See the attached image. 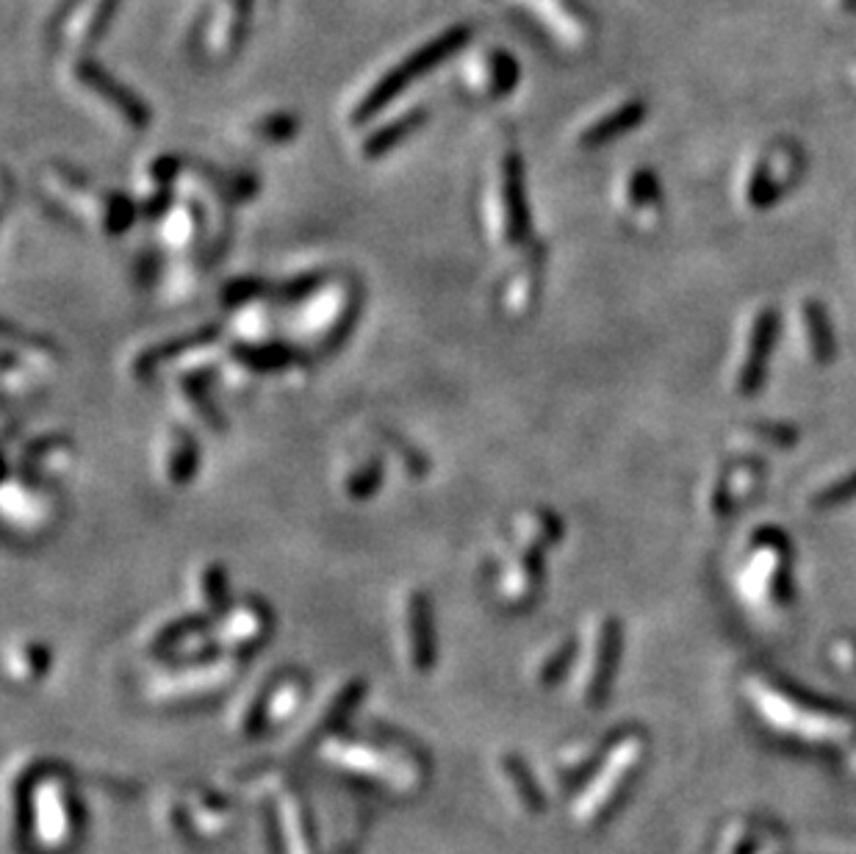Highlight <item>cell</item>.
<instances>
[{
  "mask_svg": "<svg viewBox=\"0 0 856 854\" xmlns=\"http://www.w3.org/2000/svg\"><path fill=\"white\" fill-rule=\"evenodd\" d=\"M272 802L278 810L285 854H325L314 810L292 779H283V785L272 794Z\"/></svg>",
  "mask_w": 856,
  "mask_h": 854,
  "instance_id": "obj_11",
  "label": "cell"
},
{
  "mask_svg": "<svg viewBox=\"0 0 856 854\" xmlns=\"http://www.w3.org/2000/svg\"><path fill=\"white\" fill-rule=\"evenodd\" d=\"M616 625L612 621H607L605 627H601L599 632V652H596L594 658V666H590V677L588 683H585V697L588 699H599L601 688H605L607 683V674H610V663H612V655H616Z\"/></svg>",
  "mask_w": 856,
  "mask_h": 854,
  "instance_id": "obj_34",
  "label": "cell"
},
{
  "mask_svg": "<svg viewBox=\"0 0 856 854\" xmlns=\"http://www.w3.org/2000/svg\"><path fill=\"white\" fill-rule=\"evenodd\" d=\"M316 752L333 772L372 785L394 799H414L430 779L425 746L385 724H369L361 732H336Z\"/></svg>",
  "mask_w": 856,
  "mask_h": 854,
  "instance_id": "obj_1",
  "label": "cell"
},
{
  "mask_svg": "<svg viewBox=\"0 0 856 854\" xmlns=\"http://www.w3.org/2000/svg\"><path fill=\"white\" fill-rule=\"evenodd\" d=\"M198 597L203 603V614L211 619H219L227 614V608L236 603L230 594V580H227V569L222 563H205L198 574Z\"/></svg>",
  "mask_w": 856,
  "mask_h": 854,
  "instance_id": "obj_31",
  "label": "cell"
},
{
  "mask_svg": "<svg viewBox=\"0 0 856 854\" xmlns=\"http://www.w3.org/2000/svg\"><path fill=\"white\" fill-rule=\"evenodd\" d=\"M245 658L219 655L194 663H167L147 679V699L164 710H192L219 699L241 677Z\"/></svg>",
  "mask_w": 856,
  "mask_h": 854,
  "instance_id": "obj_5",
  "label": "cell"
},
{
  "mask_svg": "<svg viewBox=\"0 0 856 854\" xmlns=\"http://www.w3.org/2000/svg\"><path fill=\"white\" fill-rule=\"evenodd\" d=\"M83 835V813L72 779L53 763L31 777L25 810V846L34 854H72Z\"/></svg>",
  "mask_w": 856,
  "mask_h": 854,
  "instance_id": "obj_2",
  "label": "cell"
},
{
  "mask_svg": "<svg viewBox=\"0 0 856 854\" xmlns=\"http://www.w3.org/2000/svg\"><path fill=\"white\" fill-rule=\"evenodd\" d=\"M361 283L350 276L327 278L325 286L316 289L308 300L297 303L294 316V345L303 350L330 352L345 345L347 336L356 330L361 316ZM305 352V350H303Z\"/></svg>",
  "mask_w": 856,
  "mask_h": 854,
  "instance_id": "obj_4",
  "label": "cell"
},
{
  "mask_svg": "<svg viewBox=\"0 0 856 854\" xmlns=\"http://www.w3.org/2000/svg\"><path fill=\"white\" fill-rule=\"evenodd\" d=\"M516 547L507 552L496 572V597L505 610H527L536 605L543 588V552L563 536L557 514L532 508L516 521Z\"/></svg>",
  "mask_w": 856,
  "mask_h": 854,
  "instance_id": "obj_3",
  "label": "cell"
},
{
  "mask_svg": "<svg viewBox=\"0 0 856 854\" xmlns=\"http://www.w3.org/2000/svg\"><path fill=\"white\" fill-rule=\"evenodd\" d=\"M227 356L236 369L256 378L292 375L294 369L305 367L308 361L294 341L280 339H241L239 345L230 347Z\"/></svg>",
  "mask_w": 856,
  "mask_h": 854,
  "instance_id": "obj_13",
  "label": "cell"
},
{
  "mask_svg": "<svg viewBox=\"0 0 856 854\" xmlns=\"http://www.w3.org/2000/svg\"><path fill=\"white\" fill-rule=\"evenodd\" d=\"M183 799L189 805L200 841L225 838L236 827V808L222 790L211 788V785H189L183 790Z\"/></svg>",
  "mask_w": 856,
  "mask_h": 854,
  "instance_id": "obj_18",
  "label": "cell"
},
{
  "mask_svg": "<svg viewBox=\"0 0 856 854\" xmlns=\"http://www.w3.org/2000/svg\"><path fill=\"white\" fill-rule=\"evenodd\" d=\"M53 652L50 647L42 641H20L7 652V674L18 685L29 688V685L42 683L50 674Z\"/></svg>",
  "mask_w": 856,
  "mask_h": 854,
  "instance_id": "obj_26",
  "label": "cell"
},
{
  "mask_svg": "<svg viewBox=\"0 0 856 854\" xmlns=\"http://www.w3.org/2000/svg\"><path fill=\"white\" fill-rule=\"evenodd\" d=\"M274 632V614L263 599L247 597L236 599L227 614H222L216 619V625L211 627L209 638L216 644V650L225 652V655L245 658L252 652L261 650L263 644H269V638Z\"/></svg>",
  "mask_w": 856,
  "mask_h": 854,
  "instance_id": "obj_8",
  "label": "cell"
},
{
  "mask_svg": "<svg viewBox=\"0 0 856 854\" xmlns=\"http://www.w3.org/2000/svg\"><path fill=\"white\" fill-rule=\"evenodd\" d=\"M211 231L209 209L205 200L183 198L172 203V209L161 217V245L167 250L187 252L203 245L205 234Z\"/></svg>",
  "mask_w": 856,
  "mask_h": 854,
  "instance_id": "obj_16",
  "label": "cell"
},
{
  "mask_svg": "<svg viewBox=\"0 0 856 854\" xmlns=\"http://www.w3.org/2000/svg\"><path fill=\"white\" fill-rule=\"evenodd\" d=\"M211 383H214V372H211L209 367L189 369V372H183V375L178 378V392L187 400L189 408H192L211 430L219 434V430H225V416L219 414V408H216L214 400H211Z\"/></svg>",
  "mask_w": 856,
  "mask_h": 854,
  "instance_id": "obj_27",
  "label": "cell"
},
{
  "mask_svg": "<svg viewBox=\"0 0 856 854\" xmlns=\"http://www.w3.org/2000/svg\"><path fill=\"white\" fill-rule=\"evenodd\" d=\"M297 131L300 120L294 114H269V117L258 120L252 134L261 142H267V145H289L297 136Z\"/></svg>",
  "mask_w": 856,
  "mask_h": 854,
  "instance_id": "obj_35",
  "label": "cell"
},
{
  "mask_svg": "<svg viewBox=\"0 0 856 854\" xmlns=\"http://www.w3.org/2000/svg\"><path fill=\"white\" fill-rule=\"evenodd\" d=\"M627 198H630L632 209H649V205L657 200V183H654V176L646 170H638L635 176L630 178V189H627Z\"/></svg>",
  "mask_w": 856,
  "mask_h": 854,
  "instance_id": "obj_37",
  "label": "cell"
},
{
  "mask_svg": "<svg viewBox=\"0 0 856 854\" xmlns=\"http://www.w3.org/2000/svg\"><path fill=\"white\" fill-rule=\"evenodd\" d=\"M261 300H274V286L256 276L234 278V281H227L225 289H222V303L234 311L252 303H261Z\"/></svg>",
  "mask_w": 856,
  "mask_h": 854,
  "instance_id": "obj_33",
  "label": "cell"
},
{
  "mask_svg": "<svg viewBox=\"0 0 856 854\" xmlns=\"http://www.w3.org/2000/svg\"><path fill=\"white\" fill-rule=\"evenodd\" d=\"M3 514H7L9 532L23 536V539H36L56 525L59 505L53 499L50 486L9 472L7 488H3Z\"/></svg>",
  "mask_w": 856,
  "mask_h": 854,
  "instance_id": "obj_9",
  "label": "cell"
},
{
  "mask_svg": "<svg viewBox=\"0 0 856 854\" xmlns=\"http://www.w3.org/2000/svg\"><path fill=\"white\" fill-rule=\"evenodd\" d=\"M214 627V619L209 614H181L176 619L164 621L150 638V652L161 658H172L183 652L187 647L198 644L200 638L209 636Z\"/></svg>",
  "mask_w": 856,
  "mask_h": 854,
  "instance_id": "obj_24",
  "label": "cell"
},
{
  "mask_svg": "<svg viewBox=\"0 0 856 854\" xmlns=\"http://www.w3.org/2000/svg\"><path fill=\"white\" fill-rule=\"evenodd\" d=\"M472 40V31L469 25H454V29L443 31L436 40H430L427 45L416 47L408 59H403L396 67H391L383 78H380L374 87H369V92L358 100V105L352 109L350 123L352 125H367L369 120L378 117L383 109H388L410 83H416L419 78H425L427 72L436 70L438 65H443L447 59H452L454 53L463 50Z\"/></svg>",
  "mask_w": 856,
  "mask_h": 854,
  "instance_id": "obj_6",
  "label": "cell"
},
{
  "mask_svg": "<svg viewBox=\"0 0 856 854\" xmlns=\"http://www.w3.org/2000/svg\"><path fill=\"white\" fill-rule=\"evenodd\" d=\"M72 456V441L61 434L40 436V439L29 441V445L20 450V467L12 472L23 474V477L34 480V483H45L50 486L56 474H65L70 469Z\"/></svg>",
  "mask_w": 856,
  "mask_h": 854,
  "instance_id": "obj_17",
  "label": "cell"
},
{
  "mask_svg": "<svg viewBox=\"0 0 856 854\" xmlns=\"http://www.w3.org/2000/svg\"><path fill=\"white\" fill-rule=\"evenodd\" d=\"M161 474L169 486H189L200 472L203 463V452H200V441L189 434L187 427H169L167 436L161 439Z\"/></svg>",
  "mask_w": 856,
  "mask_h": 854,
  "instance_id": "obj_22",
  "label": "cell"
},
{
  "mask_svg": "<svg viewBox=\"0 0 856 854\" xmlns=\"http://www.w3.org/2000/svg\"><path fill=\"white\" fill-rule=\"evenodd\" d=\"M120 0H65L53 18V29L65 31L78 45H92L117 12Z\"/></svg>",
  "mask_w": 856,
  "mask_h": 854,
  "instance_id": "obj_19",
  "label": "cell"
},
{
  "mask_svg": "<svg viewBox=\"0 0 856 854\" xmlns=\"http://www.w3.org/2000/svg\"><path fill=\"white\" fill-rule=\"evenodd\" d=\"M363 694H367V683L358 677L345 679L336 690H330L325 703L316 710H311L303 724H300V730L294 732L292 743H289V755L300 757L311 750H319L327 738L341 732L347 719H350L358 710V705H361Z\"/></svg>",
  "mask_w": 856,
  "mask_h": 854,
  "instance_id": "obj_10",
  "label": "cell"
},
{
  "mask_svg": "<svg viewBox=\"0 0 856 854\" xmlns=\"http://www.w3.org/2000/svg\"><path fill=\"white\" fill-rule=\"evenodd\" d=\"M156 821L158 827H161L164 832H167L169 841H176L178 846H198L200 835L198 830H194V819L192 813H189V805L187 799H183V790L178 794V790H167V794L158 799L156 805Z\"/></svg>",
  "mask_w": 856,
  "mask_h": 854,
  "instance_id": "obj_28",
  "label": "cell"
},
{
  "mask_svg": "<svg viewBox=\"0 0 856 854\" xmlns=\"http://www.w3.org/2000/svg\"><path fill=\"white\" fill-rule=\"evenodd\" d=\"M485 225L499 247H519L530 239L532 220L527 205L525 165L516 150L502 153L494 187L485 198Z\"/></svg>",
  "mask_w": 856,
  "mask_h": 854,
  "instance_id": "obj_7",
  "label": "cell"
},
{
  "mask_svg": "<svg viewBox=\"0 0 856 854\" xmlns=\"http://www.w3.org/2000/svg\"><path fill=\"white\" fill-rule=\"evenodd\" d=\"M843 7L848 9V12H856V0H843Z\"/></svg>",
  "mask_w": 856,
  "mask_h": 854,
  "instance_id": "obj_38",
  "label": "cell"
},
{
  "mask_svg": "<svg viewBox=\"0 0 856 854\" xmlns=\"http://www.w3.org/2000/svg\"><path fill=\"white\" fill-rule=\"evenodd\" d=\"M496 783H499L502 794H505L507 805L513 810H519L521 816H536L543 808V796L538 790L536 779H532L530 768L516 752H502L494 763Z\"/></svg>",
  "mask_w": 856,
  "mask_h": 854,
  "instance_id": "obj_21",
  "label": "cell"
},
{
  "mask_svg": "<svg viewBox=\"0 0 856 854\" xmlns=\"http://www.w3.org/2000/svg\"><path fill=\"white\" fill-rule=\"evenodd\" d=\"M541 292V252L527 256L519 267H513L499 283V308L507 316H525L536 305Z\"/></svg>",
  "mask_w": 856,
  "mask_h": 854,
  "instance_id": "obj_23",
  "label": "cell"
},
{
  "mask_svg": "<svg viewBox=\"0 0 856 854\" xmlns=\"http://www.w3.org/2000/svg\"><path fill=\"white\" fill-rule=\"evenodd\" d=\"M76 78L81 87H87L89 92L94 94V98H100L105 105H111L114 114H117L125 125H131V128L136 131L150 125V109H147L145 100H142L136 92H131L125 83H120L111 72H105L98 61L92 59L78 61Z\"/></svg>",
  "mask_w": 856,
  "mask_h": 854,
  "instance_id": "obj_14",
  "label": "cell"
},
{
  "mask_svg": "<svg viewBox=\"0 0 856 854\" xmlns=\"http://www.w3.org/2000/svg\"><path fill=\"white\" fill-rule=\"evenodd\" d=\"M311 679L303 668H278L272 677V694H269L267 732L283 730L292 724L303 710L308 708Z\"/></svg>",
  "mask_w": 856,
  "mask_h": 854,
  "instance_id": "obj_20",
  "label": "cell"
},
{
  "mask_svg": "<svg viewBox=\"0 0 856 854\" xmlns=\"http://www.w3.org/2000/svg\"><path fill=\"white\" fill-rule=\"evenodd\" d=\"M216 339H219V328H216V325H203V328L189 330V334L172 336L169 341H158V345L145 347V350L131 361V375H134L136 381H150L164 367L183 361V358L194 356V352H203L205 347L214 345Z\"/></svg>",
  "mask_w": 856,
  "mask_h": 854,
  "instance_id": "obj_15",
  "label": "cell"
},
{
  "mask_svg": "<svg viewBox=\"0 0 856 854\" xmlns=\"http://www.w3.org/2000/svg\"><path fill=\"white\" fill-rule=\"evenodd\" d=\"M438 638L432 603L425 592H410L403 605V658L410 672L427 674L436 663Z\"/></svg>",
  "mask_w": 856,
  "mask_h": 854,
  "instance_id": "obj_12",
  "label": "cell"
},
{
  "mask_svg": "<svg viewBox=\"0 0 856 854\" xmlns=\"http://www.w3.org/2000/svg\"><path fill=\"white\" fill-rule=\"evenodd\" d=\"M477 70L480 72L474 76V83L483 92H488L491 98H505L519 83V65L505 50H491L488 56H483L477 61Z\"/></svg>",
  "mask_w": 856,
  "mask_h": 854,
  "instance_id": "obj_29",
  "label": "cell"
},
{
  "mask_svg": "<svg viewBox=\"0 0 856 854\" xmlns=\"http://www.w3.org/2000/svg\"><path fill=\"white\" fill-rule=\"evenodd\" d=\"M643 114H646V105L643 103L621 105V109L610 112L607 117L596 120L594 125H588V128L583 131V136H579V142H583V147L607 145V142L618 139L621 134H627V131L635 128V125L643 120Z\"/></svg>",
  "mask_w": 856,
  "mask_h": 854,
  "instance_id": "obj_30",
  "label": "cell"
},
{
  "mask_svg": "<svg viewBox=\"0 0 856 854\" xmlns=\"http://www.w3.org/2000/svg\"><path fill=\"white\" fill-rule=\"evenodd\" d=\"M425 123H427V109H410V112H405V114H399V117L388 120V123L378 125V128H374L372 134L363 139V145H361L363 158H369V161H378V158L388 156V153H394L396 147L405 145V142H408L410 136H414Z\"/></svg>",
  "mask_w": 856,
  "mask_h": 854,
  "instance_id": "obj_25",
  "label": "cell"
},
{
  "mask_svg": "<svg viewBox=\"0 0 856 854\" xmlns=\"http://www.w3.org/2000/svg\"><path fill=\"white\" fill-rule=\"evenodd\" d=\"M385 480V461L380 456L367 458L363 463H358L356 469H350L345 480V494L352 503H367L374 494L380 492Z\"/></svg>",
  "mask_w": 856,
  "mask_h": 854,
  "instance_id": "obj_32",
  "label": "cell"
},
{
  "mask_svg": "<svg viewBox=\"0 0 856 854\" xmlns=\"http://www.w3.org/2000/svg\"><path fill=\"white\" fill-rule=\"evenodd\" d=\"M571 658H574V641H563V644L552 647V650L547 652V658H543L536 668L538 685L557 683V679L565 674V668H568Z\"/></svg>",
  "mask_w": 856,
  "mask_h": 854,
  "instance_id": "obj_36",
  "label": "cell"
}]
</instances>
